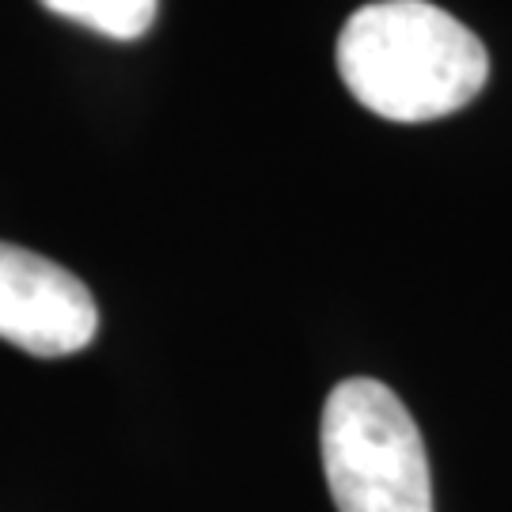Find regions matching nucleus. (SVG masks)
<instances>
[{
  "instance_id": "1",
  "label": "nucleus",
  "mask_w": 512,
  "mask_h": 512,
  "mask_svg": "<svg viewBox=\"0 0 512 512\" xmlns=\"http://www.w3.org/2000/svg\"><path fill=\"white\" fill-rule=\"evenodd\" d=\"M338 73L387 122H433L482 92L490 54L467 23L429 0H376L346 19Z\"/></svg>"
},
{
  "instance_id": "2",
  "label": "nucleus",
  "mask_w": 512,
  "mask_h": 512,
  "mask_svg": "<svg viewBox=\"0 0 512 512\" xmlns=\"http://www.w3.org/2000/svg\"><path fill=\"white\" fill-rule=\"evenodd\" d=\"M323 467L338 512H433L418 421L380 380H342L323 406Z\"/></svg>"
},
{
  "instance_id": "3",
  "label": "nucleus",
  "mask_w": 512,
  "mask_h": 512,
  "mask_svg": "<svg viewBox=\"0 0 512 512\" xmlns=\"http://www.w3.org/2000/svg\"><path fill=\"white\" fill-rule=\"evenodd\" d=\"M99 330L88 285L65 266L16 243H0V338L31 357H69Z\"/></svg>"
},
{
  "instance_id": "4",
  "label": "nucleus",
  "mask_w": 512,
  "mask_h": 512,
  "mask_svg": "<svg viewBox=\"0 0 512 512\" xmlns=\"http://www.w3.org/2000/svg\"><path fill=\"white\" fill-rule=\"evenodd\" d=\"M38 4L114 42L141 38L160 12V0H38Z\"/></svg>"
}]
</instances>
